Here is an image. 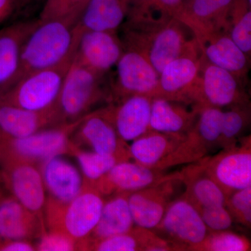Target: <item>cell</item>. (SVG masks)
Instances as JSON below:
<instances>
[{"mask_svg":"<svg viewBox=\"0 0 251 251\" xmlns=\"http://www.w3.org/2000/svg\"><path fill=\"white\" fill-rule=\"evenodd\" d=\"M199 109L192 105L153 97L150 129L170 134L186 135L197 121Z\"/></svg>","mask_w":251,"mask_h":251,"instance_id":"obj_26","label":"cell"},{"mask_svg":"<svg viewBox=\"0 0 251 251\" xmlns=\"http://www.w3.org/2000/svg\"><path fill=\"white\" fill-rule=\"evenodd\" d=\"M124 49L117 31H86L79 38L74 57L90 70L105 75L115 67Z\"/></svg>","mask_w":251,"mask_h":251,"instance_id":"obj_16","label":"cell"},{"mask_svg":"<svg viewBox=\"0 0 251 251\" xmlns=\"http://www.w3.org/2000/svg\"><path fill=\"white\" fill-rule=\"evenodd\" d=\"M69 153L77 158L85 176L84 181L89 184H94L117 163L125 161L114 155L102 154L82 150L71 140L69 145Z\"/></svg>","mask_w":251,"mask_h":251,"instance_id":"obj_32","label":"cell"},{"mask_svg":"<svg viewBox=\"0 0 251 251\" xmlns=\"http://www.w3.org/2000/svg\"><path fill=\"white\" fill-rule=\"evenodd\" d=\"M46 232L45 224L13 196H9L0 204L1 246L7 241L40 238Z\"/></svg>","mask_w":251,"mask_h":251,"instance_id":"obj_24","label":"cell"},{"mask_svg":"<svg viewBox=\"0 0 251 251\" xmlns=\"http://www.w3.org/2000/svg\"><path fill=\"white\" fill-rule=\"evenodd\" d=\"M86 251H170L176 249L151 229L134 226L126 233L90 243Z\"/></svg>","mask_w":251,"mask_h":251,"instance_id":"obj_29","label":"cell"},{"mask_svg":"<svg viewBox=\"0 0 251 251\" xmlns=\"http://www.w3.org/2000/svg\"><path fill=\"white\" fill-rule=\"evenodd\" d=\"M73 132L75 141L90 147L94 152L114 155L125 161L131 159L129 145L117 134L105 107L82 117Z\"/></svg>","mask_w":251,"mask_h":251,"instance_id":"obj_14","label":"cell"},{"mask_svg":"<svg viewBox=\"0 0 251 251\" xmlns=\"http://www.w3.org/2000/svg\"><path fill=\"white\" fill-rule=\"evenodd\" d=\"M105 202L94 184L84 181L82 191L65 205L46 202L45 224L49 231L67 234L84 251L87 238L97 226Z\"/></svg>","mask_w":251,"mask_h":251,"instance_id":"obj_3","label":"cell"},{"mask_svg":"<svg viewBox=\"0 0 251 251\" xmlns=\"http://www.w3.org/2000/svg\"><path fill=\"white\" fill-rule=\"evenodd\" d=\"M40 1H42V0H17L18 7H23V6H27L28 4Z\"/></svg>","mask_w":251,"mask_h":251,"instance_id":"obj_44","label":"cell"},{"mask_svg":"<svg viewBox=\"0 0 251 251\" xmlns=\"http://www.w3.org/2000/svg\"><path fill=\"white\" fill-rule=\"evenodd\" d=\"M129 0H90L73 28L74 44L86 31H117L126 18Z\"/></svg>","mask_w":251,"mask_h":251,"instance_id":"obj_25","label":"cell"},{"mask_svg":"<svg viewBox=\"0 0 251 251\" xmlns=\"http://www.w3.org/2000/svg\"><path fill=\"white\" fill-rule=\"evenodd\" d=\"M0 167L5 186L11 196L45 224L46 191L39 167L25 161L9 162Z\"/></svg>","mask_w":251,"mask_h":251,"instance_id":"obj_13","label":"cell"},{"mask_svg":"<svg viewBox=\"0 0 251 251\" xmlns=\"http://www.w3.org/2000/svg\"><path fill=\"white\" fill-rule=\"evenodd\" d=\"M80 120L50 127L23 138H0V165L13 161L41 165L52 157L69 153L71 135Z\"/></svg>","mask_w":251,"mask_h":251,"instance_id":"obj_6","label":"cell"},{"mask_svg":"<svg viewBox=\"0 0 251 251\" xmlns=\"http://www.w3.org/2000/svg\"><path fill=\"white\" fill-rule=\"evenodd\" d=\"M10 196H11V195L10 194L7 188L5 186L2 176H1V173H0V204Z\"/></svg>","mask_w":251,"mask_h":251,"instance_id":"obj_43","label":"cell"},{"mask_svg":"<svg viewBox=\"0 0 251 251\" xmlns=\"http://www.w3.org/2000/svg\"><path fill=\"white\" fill-rule=\"evenodd\" d=\"M248 1H249V2L251 3V0H248Z\"/></svg>","mask_w":251,"mask_h":251,"instance_id":"obj_45","label":"cell"},{"mask_svg":"<svg viewBox=\"0 0 251 251\" xmlns=\"http://www.w3.org/2000/svg\"><path fill=\"white\" fill-rule=\"evenodd\" d=\"M35 247L29 241L13 240L5 242L0 247V251H34Z\"/></svg>","mask_w":251,"mask_h":251,"instance_id":"obj_41","label":"cell"},{"mask_svg":"<svg viewBox=\"0 0 251 251\" xmlns=\"http://www.w3.org/2000/svg\"><path fill=\"white\" fill-rule=\"evenodd\" d=\"M187 165L179 172L180 180L186 188L184 196L197 209L225 205L227 197L206 171L204 158Z\"/></svg>","mask_w":251,"mask_h":251,"instance_id":"obj_27","label":"cell"},{"mask_svg":"<svg viewBox=\"0 0 251 251\" xmlns=\"http://www.w3.org/2000/svg\"><path fill=\"white\" fill-rule=\"evenodd\" d=\"M121 27L124 46L143 54L158 74L196 41L192 31L176 18H127Z\"/></svg>","mask_w":251,"mask_h":251,"instance_id":"obj_1","label":"cell"},{"mask_svg":"<svg viewBox=\"0 0 251 251\" xmlns=\"http://www.w3.org/2000/svg\"><path fill=\"white\" fill-rule=\"evenodd\" d=\"M206 171L226 197L251 186V138L244 137L232 148L204 158Z\"/></svg>","mask_w":251,"mask_h":251,"instance_id":"obj_10","label":"cell"},{"mask_svg":"<svg viewBox=\"0 0 251 251\" xmlns=\"http://www.w3.org/2000/svg\"><path fill=\"white\" fill-rule=\"evenodd\" d=\"M36 251H80L78 244L67 234L57 231L46 232L40 237Z\"/></svg>","mask_w":251,"mask_h":251,"instance_id":"obj_38","label":"cell"},{"mask_svg":"<svg viewBox=\"0 0 251 251\" xmlns=\"http://www.w3.org/2000/svg\"><path fill=\"white\" fill-rule=\"evenodd\" d=\"M46 191V202L65 205L78 196L84 179L75 166L59 156L49 158L39 166Z\"/></svg>","mask_w":251,"mask_h":251,"instance_id":"obj_20","label":"cell"},{"mask_svg":"<svg viewBox=\"0 0 251 251\" xmlns=\"http://www.w3.org/2000/svg\"><path fill=\"white\" fill-rule=\"evenodd\" d=\"M244 82L228 71L208 62L202 53L199 76L188 103L199 110L204 107L227 109L249 105Z\"/></svg>","mask_w":251,"mask_h":251,"instance_id":"obj_7","label":"cell"},{"mask_svg":"<svg viewBox=\"0 0 251 251\" xmlns=\"http://www.w3.org/2000/svg\"><path fill=\"white\" fill-rule=\"evenodd\" d=\"M75 53L68 56L57 65L23 77L0 96V102L31 111H43L57 107L63 82Z\"/></svg>","mask_w":251,"mask_h":251,"instance_id":"obj_4","label":"cell"},{"mask_svg":"<svg viewBox=\"0 0 251 251\" xmlns=\"http://www.w3.org/2000/svg\"><path fill=\"white\" fill-rule=\"evenodd\" d=\"M251 122V104L223 110L218 146L227 149L235 146Z\"/></svg>","mask_w":251,"mask_h":251,"instance_id":"obj_31","label":"cell"},{"mask_svg":"<svg viewBox=\"0 0 251 251\" xmlns=\"http://www.w3.org/2000/svg\"><path fill=\"white\" fill-rule=\"evenodd\" d=\"M201 52L208 62L247 80L251 59L238 47L226 29L194 34Z\"/></svg>","mask_w":251,"mask_h":251,"instance_id":"obj_18","label":"cell"},{"mask_svg":"<svg viewBox=\"0 0 251 251\" xmlns=\"http://www.w3.org/2000/svg\"><path fill=\"white\" fill-rule=\"evenodd\" d=\"M152 97L134 95L105 107L117 134L128 143L150 130Z\"/></svg>","mask_w":251,"mask_h":251,"instance_id":"obj_19","label":"cell"},{"mask_svg":"<svg viewBox=\"0 0 251 251\" xmlns=\"http://www.w3.org/2000/svg\"><path fill=\"white\" fill-rule=\"evenodd\" d=\"M130 193H119L105 201L100 219L87 238L84 251L90 243L126 233L134 227L128 204Z\"/></svg>","mask_w":251,"mask_h":251,"instance_id":"obj_28","label":"cell"},{"mask_svg":"<svg viewBox=\"0 0 251 251\" xmlns=\"http://www.w3.org/2000/svg\"><path fill=\"white\" fill-rule=\"evenodd\" d=\"M73 28L59 20L39 21L21 49L14 84L27 74L57 65L75 53L77 47L74 44Z\"/></svg>","mask_w":251,"mask_h":251,"instance_id":"obj_2","label":"cell"},{"mask_svg":"<svg viewBox=\"0 0 251 251\" xmlns=\"http://www.w3.org/2000/svg\"><path fill=\"white\" fill-rule=\"evenodd\" d=\"M224 109L204 107L200 109L197 121L174 151L158 165L157 169L166 171L179 165L189 164L205 158L218 143Z\"/></svg>","mask_w":251,"mask_h":251,"instance_id":"obj_9","label":"cell"},{"mask_svg":"<svg viewBox=\"0 0 251 251\" xmlns=\"http://www.w3.org/2000/svg\"><path fill=\"white\" fill-rule=\"evenodd\" d=\"M151 230L176 251H193L209 232L197 208L184 194L172 201L161 222Z\"/></svg>","mask_w":251,"mask_h":251,"instance_id":"obj_8","label":"cell"},{"mask_svg":"<svg viewBox=\"0 0 251 251\" xmlns=\"http://www.w3.org/2000/svg\"><path fill=\"white\" fill-rule=\"evenodd\" d=\"M17 8V0H0V23L8 19Z\"/></svg>","mask_w":251,"mask_h":251,"instance_id":"obj_42","label":"cell"},{"mask_svg":"<svg viewBox=\"0 0 251 251\" xmlns=\"http://www.w3.org/2000/svg\"><path fill=\"white\" fill-rule=\"evenodd\" d=\"M201 57L202 52L196 40L163 68L159 74L154 97L189 105L188 99L199 76Z\"/></svg>","mask_w":251,"mask_h":251,"instance_id":"obj_12","label":"cell"},{"mask_svg":"<svg viewBox=\"0 0 251 251\" xmlns=\"http://www.w3.org/2000/svg\"><path fill=\"white\" fill-rule=\"evenodd\" d=\"M225 206L234 221L251 228V186L232 193L227 198Z\"/></svg>","mask_w":251,"mask_h":251,"instance_id":"obj_36","label":"cell"},{"mask_svg":"<svg viewBox=\"0 0 251 251\" xmlns=\"http://www.w3.org/2000/svg\"><path fill=\"white\" fill-rule=\"evenodd\" d=\"M184 0H129L126 18H177Z\"/></svg>","mask_w":251,"mask_h":251,"instance_id":"obj_34","label":"cell"},{"mask_svg":"<svg viewBox=\"0 0 251 251\" xmlns=\"http://www.w3.org/2000/svg\"><path fill=\"white\" fill-rule=\"evenodd\" d=\"M61 125L57 107L31 111L0 102V138H23Z\"/></svg>","mask_w":251,"mask_h":251,"instance_id":"obj_21","label":"cell"},{"mask_svg":"<svg viewBox=\"0 0 251 251\" xmlns=\"http://www.w3.org/2000/svg\"><path fill=\"white\" fill-rule=\"evenodd\" d=\"M90 0H68L62 18L64 21L74 27L83 14Z\"/></svg>","mask_w":251,"mask_h":251,"instance_id":"obj_39","label":"cell"},{"mask_svg":"<svg viewBox=\"0 0 251 251\" xmlns=\"http://www.w3.org/2000/svg\"><path fill=\"white\" fill-rule=\"evenodd\" d=\"M186 135L170 134L150 130L129 145L130 157L135 162L156 168L175 151Z\"/></svg>","mask_w":251,"mask_h":251,"instance_id":"obj_30","label":"cell"},{"mask_svg":"<svg viewBox=\"0 0 251 251\" xmlns=\"http://www.w3.org/2000/svg\"><path fill=\"white\" fill-rule=\"evenodd\" d=\"M166 171L149 168L134 162H120L94 183L103 196L133 192L171 178L180 177L179 172L167 174Z\"/></svg>","mask_w":251,"mask_h":251,"instance_id":"obj_15","label":"cell"},{"mask_svg":"<svg viewBox=\"0 0 251 251\" xmlns=\"http://www.w3.org/2000/svg\"><path fill=\"white\" fill-rule=\"evenodd\" d=\"M39 24V19L21 21L0 30V96L14 85L23 44Z\"/></svg>","mask_w":251,"mask_h":251,"instance_id":"obj_23","label":"cell"},{"mask_svg":"<svg viewBox=\"0 0 251 251\" xmlns=\"http://www.w3.org/2000/svg\"><path fill=\"white\" fill-rule=\"evenodd\" d=\"M209 232L227 230L234 220L225 205L202 206L197 209Z\"/></svg>","mask_w":251,"mask_h":251,"instance_id":"obj_37","label":"cell"},{"mask_svg":"<svg viewBox=\"0 0 251 251\" xmlns=\"http://www.w3.org/2000/svg\"><path fill=\"white\" fill-rule=\"evenodd\" d=\"M180 177L171 178L133 191L128 196V204L135 226L153 229L161 222L167 208L173 201L175 187Z\"/></svg>","mask_w":251,"mask_h":251,"instance_id":"obj_17","label":"cell"},{"mask_svg":"<svg viewBox=\"0 0 251 251\" xmlns=\"http://www.w3.org/2000/svg\"><path fill=\"white\" fill-rule=\"evenodd\" d=\"M110 88V103L134 95L154 97L159 74L143 54L124 46Z\"/></svg>","mask_w":251,"mask_h":251,"instance_id":"obj_11","label":"cell"},{"mask_svg":"<svg viewBox=\"0 0 251 251\" xmlns=\"http://www.w3.org/2000/svg\"><path fill=\"white\" fill-rule=\"evenodd\" d=\"M68 0H45L41 10L39 21L41 22L60 20Z\"/></svg>","mask_w":251,"mask_h":251,"instance_id":"obj_40","label":"cell"},{"mask_svg":"<svg viewBox=\"0 0 251 251\" xmlns=\"http://www.w3.org/2000/svg\"><path fill=\"white\" fill-rule=\"evenodd\" d=\"M227 30L231 39L251 59V3L248 0H234L229 14Z\"/></svg>","mask_w":251,"mask_h":251,"instance_id":"obj_33","label":"cell"},{"mask_svg":"<svg viewBox=\"0 0 251 251\" xmlns=\"http://www.w3.org/2000/svg\"><path fill=\"white\" fill-rule=\"evenodd\" d=\"M251 249V242L247 237L227 229L209 232L193 251H249Z\"/></svg>","mask_w":251,"mask_h":251,"instance_id":"obj_35","label":"cell"},{"mask_svg":"<svg viewBox=\"0 0 251 251\" xmlns=\"http://www.w3.org/2000/svg\"><path fill=\"white\" fill-rule=\"evenodd\" d=\"M234 0H184L177 19L193 33L227 30ZM228 31V30H227Z\"/></svg>","mask_w":251,"mask_h":251,"instance_id":"obj_22","label":"cell"},{"mask_svg":"<svg viewBox=\"0 0 251 251\" xmlns=\"http://www.w3.org/2000/svg\"><path fill=\"white\" fill-rule=\"evenodd\" d=\"M103 76L82 65L74 57L64 77L57 102L62 124L76 122L90 113L99 102L110 100V93L103 87Z\"/></svg>","mask_w":251,"mask_h":251,"instance_id":"obj_5","label":"cell"}]
</instances>
